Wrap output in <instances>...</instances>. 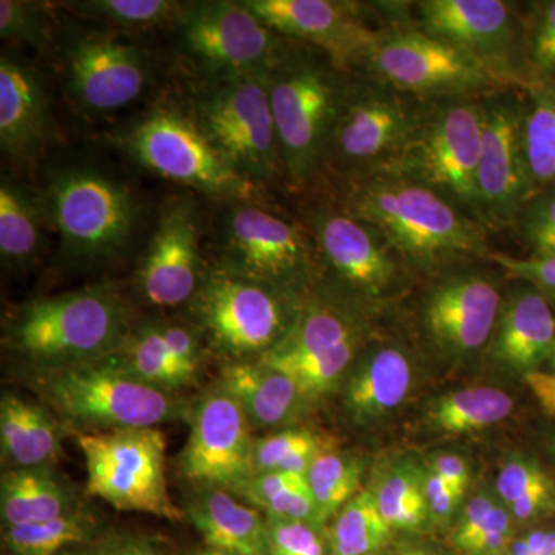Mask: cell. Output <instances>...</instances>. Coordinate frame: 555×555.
<instances>
[{"label":"cell","mask_w":555,"mask_h":555,"mask_svg":"<svg viewBox=\"0 0 555 555\" xmlns=\"http://www.w3.org/2000/svg\"><path fill=\"white\" fill-rule=\"evenodd\" d=\"M0 452L7 469L53 467L62 456L56 416L46 404L5 393L0 401Z\"/></svg>","instance_id":"83f0119b"},{"label":"cell","mask_w":555,"mask_h":555,"mask_svg":"<svg viewBox=\"0 0 555 555\" xmlns=\"http://www.w3.org/2000/svg\"><path fill=\"white\" fill-rule=\"evenodd\" d=\"M412 379L414 371L403 349L390 345L374 347L360 358L347 382V411L358 422H377L403 404Z\"/></svg>","instance_id":"4316f807"},{"label":"cell","mask_w":555,"mask_h":555,"mask_svg":"<svg viewBox=\"0 0 555 555\" xmlns=\"http://www.w3.org/2000/svg\"><path fill=\"white\" fill-rule=\"evenodd\" d=\"M270 555H332L327 528L268 517Z\"/></svg>","instance_id":"ee69618b"},{"label":"cell","mask_w":555,"mask_h":555,"mask_svg":"<svg viewBox=\"0 0 555 555\" xmlns=\"http://www.w3.org/2000/svg\"><path fill=\"white\" fill-rule=\"evenodd\" d=\"M131 327L129 302L102 283L31 299L10 318L3 343L33 371L67 367L112 356Z\"/></svg>","instance_id":"7a4b0ae2"},{"label":"cell","mask_w":555,"mask_h":555,"mask_svg":"<svg viewBox=\"0 0 555 555\" xmlns=\"http://www.w3.org/2000/svg\"><path fill=\"white\" fill-rule=\"evenodd\" d=\"M528 60L542 78L555 79V0L540 3L525 36Z\"/></svg>","instance_id":"bcb514c9"},{"label":"cell","mask_w":555,"mask_h":555,"mask_svg":"<svg viewBox=\"0 0 555 555\" xmlns=\"http://www.w3.org/2000/svg\"><path fill=\"white\" fill-rule=\"evenodd\" d=\"M305 299L210 266L189 302L195 326L211 349L229 361H255L275 349L299 315Z\"/></svg>","instance_id":"5b68a950"},{"label":"cell","mask_w":555,"mask_h":555,"mask_svg":"<svg viewBox=\"0 0 555 555\" xmlns=\"http://www.w3.org/2000/svg\"><path fill=\"white\" fill-rule=\"evenodd\" d=\"M496 505H499V502H496L495 496L486 494V492H480V494L474 495L469 500L465 511L456 521L454 535H452V542H454L456 550L465 553L466 547L488 524L489 517H491Z\"/></svg>","instance_id":"816d5d0a"},{"label":"cell","mask_w":555,"mask_h":555,"mask_svg":"<svg viewBox=\"0 0 555 555\" xmlns=\"http://www.w3.org/2000/svg\"><path fill=\"white\" fill-rule=\"evenodd\" d=\"M269 76L210 80L192 113L230 166L262 190L286 179L270 108Z\"/></svg>","instance_id":"8fae6325"},{"label":"cell","mask_w":555,"mask_h":555,"mask_svg":"<svg viewBox=\"0 0 555 555\" xmlns=\"http://www.w3.org/2000/svg\"><path fill=\"white\" fill-rule=\"evenodd\" d=\"M514 520L505 505H496L488 524L478 532L476 539L466 547V555H503L506 554L514 537Z\"/></svg>","instance_id":"c3c4849f"},{"label":"cell","mask_w":555,"mask_h":555,"mask_svg":"<svg viewBox=\"0 0 555 555\" xmlns=\"http://www.w3.org/2000/svg\"><path fill=\"white\" fill-rule=\"evenodd\" d=\"M495 489L503 505L511 506L526 496L554 491L555 480L534 460L514 455L500 470Z\"/></svg>","instance_id":"f6af8a7d"},{"label":"cell","mask_w":555,"mask_h":555,"mask_svg":"<svg viewBox=\"0 0 555 555\" xmlns=\"http://www.w3.org/2000/svg\"><path fill=\"white\" fill-rule=\"evenodd\" d=\"M423 491L429 507L430 521L436 525H447L454 517L456 507L465 495V492L449 485L430 467L423 473Z\"/></svg>","instance_id":"f907efd6"},{"label":"cell","mask_w":555,"mask_h":555,"mask_svg":"<svg viewBox=\"0 0 555 555\" xmlns=\"http://www.w3.org/2000/svg\"><path fill=\"white\" fill-rule=\"evenodd\" d=\"M361 67L369 76L422 101L483 98L517 83L476 54L403 20L382 28Z\"/></svg>","instance_id":"8992f818"},{"label":"cell","mask_w":555,"mask_h":555,"mask_svg":"<svg viewBox=\"0 0 555 555\" xmlns=\"http://www.w3.org/2000/svg\"><path fill=\"white\" fill-rule=\"evenodd\" d=\"M98 534L96 518L80 507L39 524L5 526L2 545L9 555H61L72 547L90 545Z\"/></svg>","instance_id":"836d02e7"},{"label":"cell","mask_w":555,"mask_h":555,"mask_svg":"<svg viewBox=\"0 0 555 555\" xmlns=\"http://www.w3.org/2000/svg\"><path fill=\"white\" fill-rule=\"evenodd\" d=\"M21 184L3 177L0 182V257L3 264H30L42 246L46 211Z\"/></svg>","instance_id":"d6a6232c"},{"label":"cell","mask_w":555,"mask_h":555,"mask_svg":"<svg viewBox=\"0 0 555 555\" xmlns=\"http://www.w3.org/2000/svg\"><path fill=\"white\" fill-rule=\"evenodd\" d=\"M62 57L69 100L87 115H105L133 104L149 83L144 51L116 36H76Z\"/></svg>","instance_id":"ffe728a7"},{"label":"cell","mask_w":555,"mask_h":555,"mask_svg":"<svg viewBox=\"0 0 555 555\" xmlns=\"http://www.w3.org/2000/svg\"><path fill=\"white\" fill-rule=\"evenodd\" d=\"M61 555H98L93 546H78L72 547V550L65 551Z\"/></svg>","instance_id":"91938a15"},{"label":"cell","mask_w":555,"mask_h":555,"mask_svg":"<svg viewBox=\"0 0 555 555\" xmlns=\"http://www.w3.org/2000/svg\"><path fill=\"white\" fill-rule=\"evenodd\" d=\"M98 555H166L155 543L142 537H109L93 545Z\"/></svg>","instance_id":"f5cc1de1"},{"label":"cell","mask_w":555,"mask_h":555,"mask_svg":"<svg viewBox=\"0 0 555 555\" xmlns=\"http://www.w3.org/2000/svg\"><path fill=\"white\" fill-rule=\"evenodd\" d=\"M80 507L72 486L53 467L7 469L0 478L2 528L39 524Z\"/></svg>","instance_id":"f546056e"},{"label":"cell","mask_w":555,"mask_h":555,"mask_svg":"<svg viewBox=\"0 0 555 555\" xmlns=\"http://www.w3.org/2000/svg\"><path fill=\"white\" fill-rule=\"evenodd\" d=\"M139 166L222 204L259 203L261 188L248 181L208 141L192 116L155 108L120 138Z\"/></svg>","instance_id":"9c48e42d"},{"label":"cell","mask_w":555,"mask_h":555,"mask_svg":"<svg viewBox=\"0 0 555 555\" xmlns=\"http://www.w3.org/2000/svg\"><path fill=\"white\" fill-rule=\"evenodd\" d=\"M184 511L204 545L235 555H270L268 517L232 492L196 488Z\"/></svg>","instance_id":"484cf974"},{"label":"cell","mask_w":555,"mask_h":555,"mask_svg":"<svg viewBox=\"0 0 555 555\" xmlns=\"http://www.w3.org/2000/svg\"><path fill=\"white\" fill-rule=\"evenodd\" d=\"M524 378L543 412L555 420V372L537 369Z\"/></svg>","instance_id":"9f6ffc18"},{"label":"cell","mask_w":555,"mask_h":555,"mask_svg":"<svg viewBox=\"0 0 555 555\" xmlns=\"http://www.w3.org/2000/svg\"><path fill=\"white\" fill-rule=\"evenodd\" d=\"M207 269L201 250V218L195 201H169L139 259L134 273L139 297L155 308L189 306Z\"/></svg>","instance_id":"d6986e66"},{"label":"cell","mask_w":555,"mask_h":555,"mask_svg":"<svg viewBox=\"0 0 555 555\" xmlns=\"http://www.w3.org/2000/svg\"><path fill=\"white\" fill-rule=\"evenodd\" d=\"M547 364H550L551 371L555 372V341L553 352H551L550 361H547Z\"/></svg>","instance_id":"94428289"},{"label":"cell","mask_w":555,"mask_h":555,"mask_svg":"<svg viewBox=\"0 0 555 555\" xmlns=\"http://www.w3.org/2000/svg\"><path fill=\"white\" fill-rule=\"evenodd\" d=\"M554 341L555 317L550 301L529 284L517 288L503 302L492 335V357L526 375L550 361Z\"/></svg>","instance_id":"d4e9b609"},{"label":"cell","mask_w":555,"mask_h":555,"mask_svg":"<svg viewBox=\"0 0 555 555\" xmlns=\"http://www.w3.org/2000/svg\"><path fill=\"white\" fill-rule=\"evenodd\" d=\"M486 259L500 266L507 275L525 281L529 286L537 288L547 301H555V257L517 258L491 251Z\"/></svg>","instance_id":"7dc6e473"},{"label":"cell","mask_w":555,"mask_h":555,"mask_svg":"<svg viewBox=\"0 0 555 555\" xmlns=\"http://www.w3.org/2000/svg\"><path fill=\"white\" fill-rule=\"evenodd\" d=\"M481 134V98L426 101L414 137L386 169L436 190L478 221Z\"/></svg>","instance_id":"ba28073f"},{"label":"cell","mask_w":555,"mask_h":555,"mask_svg":"<svg viewBox=\"0 0 555 555\" xmlns=\"http://www.w3.org/2000/svg\"><path fill=\"white\" fill-rule=\"evenodd\" d=\"M414 7L420 30L525 82L516 67L521 30L513 5L502 0H422Z\"/></svg>","instance_id":"7402d4cb"},{"label":"cell","mask_w":555,"mask_h":555,"mask_svg":"<svg viewBox=\"0 0 555 555\" xmlns=\"http://www.w3.org/2000/svg\"><path fill=\"white\" fill-rule=\"evenodd\" d=\"M505 555H555V531L534 529L514 539Z\"/></svg>","instance_id":"db71d44e"},{"label":"cell","mask_w":555,"mask_h":555,"mask_svg":"<svg viewBox=\"0 0 555 555\" xmlns=\"http://www.w3.org/2000/svg\"><path fill=\"white\" fill-rule=\"evenodd\" d=\"M36 392L76 434L158 427L190 415L177 393L141 382L112 356L33 371Z\"/></svg>","instance_id":"3957f363"},{"label":"cell","mask_w":555,"mask_h":555,"mask_svg":"<svg viewBox=\"0 0 555 555\" xmlns=\"http://www.w3.org/2000/svg\"><path fill=\"white\" fill-rule=\"evenodd\" d=\"M360 343V321L346 302L312 297L302 302L287 337L258 361L283 372L306 400H313L345 377Z\"/></svg>","instance_id":"9a60e30c"},{"label":"cell","mask_w":555,"mask_h":555,"mask_svg":"<svg viewBox=\"0 0 555 555\" xmlns=\"http://www.w3.org/2000/svg\"><path fill=\"white\" fill-rule=\"evenodd\" d=\"M502 308V294L491 276L462 272L427 292L422 321L438 350L449 357H467L488 345Z\"/></svg>","instance_id":"603a6c76"},{"label":"cell","mask_w":555,"mask_h":555,"mask_svg":"<svg viewBox=\"0 0 555 555\" xmlns=\"http://www.w3.org/2000/svg\"><path fill=\"white\" fill-rule=\"evenodd\" d=\"M65 9L102 22L119 31H149L155 28L177 27L188 3L173 0H86L64 3Z\"/></svg>","instance_id":"f35d334b"},{"label":"cell","mask_w":555,"mask_h":555,"mask_svg":"<svg viewBox=\"0 0 555 555\" xmlns=\"http://www.w3.org/2000/svg\"><path fill=\"white\" fill-rule=\"evenodd\" d=\"M429 467L449 485L466 492L470 473L465 459L456 454H440L433 460Z\"/></svg>","instance_id":"11a10c76"},{"label":"cell","mask_w":555,"mask_h":555,"mask_svg":"<svg viewBox=\"0 0 555 555\" xmlns=\"http://www.w3.org/2000/svg\"><path fill=\"white\" fill-rule=\"evenodd\" d=\"M524 144L537 192L555 185V82L525 79Z\"/></svg>","instance_id":"1f68e13d"},{"label":"cell","mask_w":555,"mask_h":555,"mask_svg":"<svg viewBox=\"0 0 555 555\" xmlns=\"http://www.w3.org/2000/svg\"><path fill=\"white\" fill-rule=\"evenodd\" d=\"M244 5L284 39L301 40L326 53L343 72L364 64L382 31L369 27L352 2L246 0Z\"/></svg>","instance_id":"44dd1931"},{"label":"cell","mask_w":555,"mask_h":555,"mask_svg":"<svg viewBox=\"0 0 555 555\" xmlns=\"http://www.w3.org/2000/svg\"><path fill=\"white\" fill-rule=\"evenodd\" d=\"M425 104L374 76H349L324 170L353 181L386 169L414 137Z\"/></svg>","instance_id":"30bf717a"},{"label":"cell","mask_w":555,"mask_h":555,"mask_svg":"<svg viewBox=\"0 0 555 555\" xmlns=\"http://www.w3.org/2000/svg\"><path fill=\"white\" fill-rule=\"evenodd\" d=\"M224 206L218 222V262L288 294L305 291L320 268L306 225L250 201Z\"/></svg>","instance_id":"4fadbf2b"},{"label":"cell","mask_w":555,"mask_h":555,"mask_svg":"<svg viewBox=\"0 0 555 555\" xmlns=\"http://www.w3.org/2000/svg\"><path fill=\"white\" fill-rule=\"evenodd\" d=\"M236 496L257 507L266 517L308 521L327 528L318 513L305 474L286 470L257 474Z\"/></svg>","instance_id":"d590c367"},{"label":"cell","mask_w":555,"mask_h":555,"mask_svg":"<svg viewBox=\"0 0 555 555\" xmlns=\"http://www.w3.org/2000/svg\"><path fill=\"white\" fill-rule=\"evenodd\" d=\"M363 473L360 459L334 449L321 452L313 460L306 478L324 525L334 520L341 507L360 492Z\"/></svg>","instance_id":"74e56055"},{"label":"cell","mask_w":555,"mask_h":555,"mask_svg":"<svg viewBox=\"0 0 555 555\" xmlns=\"http://www.w3.org/2000/svg\"><path fill=\"white\" fill-rule=\"evenodd\" d=\"M514 400L505 390L491 386L466 387L438 398L429 420L448 434H467L494 426L511 415Z\"/></svg>","instance_id":"e575fe53"},{"label":"cell","mask_w":555,"mask_h":555,"mask_svg":"<svg viewBox=\"0 0 555 555\" xmlns=\"http://www.w3.org/2000/svg\"><path fill=\"white\" fill-rule=\"evenodd\" d=\"M553 452H554V455H555V440H554V443H553Z\"/></svg>","instance_id":"6125c7cd"},{"label":"cell","mask_w":555,"mask_h":555,"mask_svg":"<svg viewBox=\"0 0 555 555\" xmlns=\"http://www.w3.org/2000/svg\"><path fill=\"white\" fill-rule=\"evenodd\" d=\"M50 133V105L38 73L9 53L0 57V147L14 160L39 155Z\"/></svg>","instance_id":"cb8c5ba5"},{"label":"cell","mask_w":555,"mask_h":555,"mask_svg":"<svg viewBox=\"0 0 555 555\" xmlns=\"http://www.w3.org/2000/svg\"><path fill=\"white\" fill-rule=\"evenodd\" d=\"M113 357L133 377L171 393L192 385L198 374L179 363L170 352L160 334L158 321L131 327L130 334Z\"/></svg>","instance_id":"4dcf8cb0"},{"label":"cell","mask_w":555,"mask_h":555,"mask_svg":"<svg viewBox=\"0 0 555 555\" xmlns=\"http://www.w3.org/2000/svg\"><path fill=\"white\" fill-rule=\"evenodd\" d=\"M528 257H555V185L539 190L514 222Z\"/></svg>","instance_id":"7bdbcfd3"},{"label":"cell","mask_w":555,"mask_h":555,"mask_svg":"<svg viewBox=\"0 0 555 555\" xmlns=\"http://www.w3.org/2000/svg\"><path fill=\"white\" fill-rule=\"evenodd\" d=\"M192 555H235L232 553H228V551H221L217 550V547H210V546H199L196 547L195 551H193Z\"/></svg>","instance_id":"6f0895ef"},{"label":"cell","mask_w":555,"mask_h":555,"mask_svg":"<svg viewBox=\"0 0 555 555\" xmlns=\"http://www.w3.org/2000/svg\"><path fill=\"white\" fill-rule=\"evenodd\" d=\"M158 323L160 334L179 363L198 372L201 357H203L201 339L204 338L199 328L195 324L182 323V321H158Z\"/></svg>","instance_id":"681fc988"},{"label":"cell","mask_w":555,"mask_h":555,"mask_svg":"<svg viewBox=\"0 0 555 555\" xmlns=\"http://www.w3.org/2000/svg\"><path fill=\"white\" fill-rule=\"evenodd\" d=\"M177 28L182 50L211 80L270 75L291 50L244 2L188 3Z\"/></svg>","instance_id":"5bb4252c"},{"label":"cell","mask_w":555,"mask_h":555,"mask_svg":"<svg viewBox=\"0 0 555 555\" xmlns=\"http://www.w3.org/2000/svg\"><path fill=\"white\" fill-rule=\"evenodd\" d=\"M219 382L238 400L257 429L287 425L308 401L287 375L258 360L229 361Z\"/></svg>","instance_id":"f1b7e54d"},{"label":"cell","mask_w":555,"mask_h":555,"mask_svg":"<svg viewBox=\"0 0 555 555\" xmlns=\"http://www.w3.org/2000/svg\"><path fill=\"white\" fill-rule=\"evenodd\" d=\"M0 38L3 42L22 43L38 51L53 46V27L43 5L24 0L0 2Z\"/></svg>","instance_id":"b9f144b4"},{"label":"cell","mask_w":555,"mask_h":555,"mask_svg":"<svg viewBox=\"0 0 555 555\" xmlns=\"http://www.w3.org/2000/svg\"><path fill=\"white\" fill-rule=\"evenodd\" d=\"M332 555H375L389 542L392 529L372 491H360L327 528Z\"/></svg>","instance_id":"8d00e7d4"},{"label":"cell","mask_w":555,"mask_h":555,"mask_svg":"<svg viewBox=\"0 0 555 555\" xmlns=\"http://www.w3.org/2000/svg\"><path fill=\"white\" fill-rule=\"evenodd\" d=\"M374 494L392 532L420 531L430 520L423 491V473L415 467L403 465L390 470Z\"/></svg>","instance_id":"ab89813d"},{"label":"cell","mask_w":555,"mask_h":555,"mask_svg":"<svg viewBox=\"0 0 555 555\" xmlns=\"http://www.w3.org/2000/svg\"><path fill=\"white\" fill-rule=\"evenodd\" d=\"M349 75L326 53L291 47L269 76L270 108L281 163L295 185L313 181L326 167L328 142Z\"/></svg>","instance_id":"277c9868"},{"label":"cell","mask_w":555,"mask_h":555,"mask_svg":"<svg viewBox=\"0 0 555 555\" xmlns=\"http://www.w3.org/2000/svg\"><path fill=\"white\" fill-rule=\"evenodd\" d=\"M483 134L477 170L478 221L486 230L513 228L535 195L524 144V94L503 89L481 98Z\"/></svg>","instance_id":"2e32d148"},{"label":"cell","mask_w":555,"mask_h":555,"mask_svg":"<svg viewBox=\"0 0 555 555\" xmlns=\"http://www.w3.org/2000/svg\"><path fill=\"white\" fill-rule=\"evenodd\" d=\"M87 467V492L126 513L182 521L166 477V436L158 427L76 434Z\"/></svg>","instance_id":"7c38bea8"},{"label":"cell","mask_w":555,"mask_h":555,"mask_svg":"<svg viewBox=\"0 0 555 555\" xmlns=\"http://www.w3.org/2000/svg\"><path fill=\"white\" fill-rule=\"evenodd\" d=\"M306 229L315 244L320 268L357 297L377 301L400 280L403 258L374 225L352 217L341 206L310 207Z\"/></svg>","instance_id":"ac0fdd59"},{"label":"cell","mask_w":555,"mask_h":555,"mask_svg":"<svg viewBox=\"0 0 555 555\" xmlns=\"http://www.w3.org/2000/svg\"><path fill=\"white\" fill-rule=\"evenodd\" d=\"M60 235L62 254L78 262H105L122 254L138 228L129 189L93 167L69 166L50 177L42 201Z\"/></svg>","instance_id":"52a82bcc"},{"label":"cell","mask_w":555,"mask_h":555,"mask_svg":"<svg viewBox=\"0 0 555 555\" xmlns=\"http://www.w3.org/2000/svg\"><path fill=\"white\" fill-rule=\"evenodd\" d=\"M188 443L179 456L182 477L196 488L238 494L254 477L255 438L238 400L221 382L190 411Z\"/></svg>","instance_id":"e0dca14e"},{"label":"cell","mask_w":555,"mask_h":555,"mask_svg":"<svg viewBox=\"0 0 555 555\" xmlns=\"http://www.w3.org/2000/svg\"><path fill=\"white\" fill-rule=\"evenodd\" d=\"M332 449L331 441L310 429H283L255 441L254 476L286 470L308 474L321 452Z\"/></svg>","instance_id":"60d3db41"},{"label":"cell","mask_w":555,"mask_h":555,"mask_svg":"<svg viewBox=\"0 0 555 555\" xmlns=\"http://www.w3.org/2000/svg\"><path fill=\"white\" fill-rule=\"evenodd\" d=\"M396 555H440L434 550H427V547H409V550L400 551Z\"/></svg>","instance_id":"680465c9"},{"label":"cell","mask_w":555,"mask_h":555,"mask_svg":"<svg viewBox=\"0 0 555 555\" xmlns=\"http://www.w3.org/2000/svg\"><path fill=\"white\" fill-rule=\"evenodd\" d=\"M339 206L374 225L404 261L420 268L491 254L486 244L488 230L477 219L398 171L378 170L347 181Z\"/></svg>","instance_id":"6da1fadb"}]
</instances>
